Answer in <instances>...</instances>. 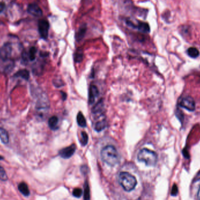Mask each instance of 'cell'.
Listing matches in <instances>:
<instances>
[{"label":"cell","mask_w":200,"mask_h":200,"mask_svg":"<svg viewBox=\"0 0 200 200\" xmlns=\"http://www.w3.org/2000/svg\"><path fill=\"white\" fill-rule=\"evenodd\" d=\"M102 161L111 166L118 165L120 160L119 155L116 149L112 145H108L104 148L101 152Z\"/></svg>","instance_id":"obj_1"},{"label":"cell","mask_w":200,"mask_h":200,"mask_svg":"<svg viewBox=\"0 0 200 200\" xmlns=\"http://www.w3.org/2000/svg\"><path fill=\"white\" fill-rule=\"evenodd\" d=\"M118 182L122 188L126 191L133 190L137 184L136 178L128 172H121L118 176Z\"/></svg>","instance_id":"obj_2"},{"label":"cell","mask_w":200,"mask_h":200,"mask_svg":"<svg viewBox=\"0 0 200 200\" xmlns=\"http://www.w3.org/2000/svg\"><path fill=\"white\" fill-rule=\"evenodd\" d=\"M138 160L148 166H155L157 161V155L155 152L145 148L139 152Z\"/></svg>","instance_id":"obj_3"},{"label":"cell","mask_w":200,"mask_h":200,"mask_svg":"<svg viewBox=\"0 0 200 200\" xmlns=\"http://www.w3.org/2000/svg\"><path fill=\"white\" fill-rule=\"evenodd\" d=\"M179 105L181 107L190 111H194L196 109L195 101L190 96L183 97L179 101Z\"/></svg>","instance_id":"obj_4"},{"label":"cell","mask_w":200,"mask_h":200,"mask_svg":"<svg viewBox=\"0 0 200 200\" xmlns=\"http://www.w3.org/2000/svg\"><path fill=\"white\" fill-rule=\"evenodd\" d=\"M49 23L45 19L40 20L38 22V30L40 37L43 39H47L49 35Z\"/></svg>","instance_id":"obj_5"},{"label":"cell","mask_w":200,"mask_h":200,"mask_svg":"<svg viewBox=\"0 0 200 200\" xmlns=\"http://www.w3.org/2000/svg\"><path fill=\"white\" fill-rule=\"evenodd\" d=\"M12 52V46L10 43H5L0 49V58L2 60L9 59Z\"/></svg>","instance_id":"obj_6"},{"label":"cell","mask_w":200,"mask_h":200,"mask_svg":"<svg viewBox=\"0 0 200 200\" xmlns=\"http://www.w3.org/2000/svg\"><path fill=\"white\" fill-rule=\"evenodd\" d=\"M76 150V146L74 144L61 149L59 151L60 156L64 159H69L71 157Z\"/></svg>","instance_id":"obj_7"},{"label":"cell","mask_w":200,"mask_h":200,"mask_svg":"<svg viewBox=\"0 0 200 200\" xmlns=\"http://www.w3.org/2000/svg\"><path fill=\"white\" fill-rule=\"evenodd\" d=\"M14 67V62L11 59L2 60L0 65V70L5 73L11 72Z\"/></svg>","instance_id":"obj_8"},{"label":"cell","mask_w":200,"mask_h":200,"mask_svg":"<svg viewBox=\"0 0 200 200\" xmlns=\"http://www.w3.org/2000/svg\"><path fill=\"white\" fill-rule=\"evenodd\" d=\"M28 12L35 17H40L43 12L41 8L36 4H30L28 6Z\"/></svg>","instance_id":"obj_9"},{"label":"cell","mask_w":200,"mask_h":200,"mask_svg":"<svg viewBox=\"0 0 200 200\" xmlns=\"http://www.w3.org/2000/svg\"><path fill=\"white\" fill-rule=\"evenodd\" d=\"M133 28L137 29L139 31L142 33H149L150 30L149 25L147 22H139V23L136 24H133Z\"/></svg>","instance_id":"obj_10"},{"label":"cell","mask_w":200,"mask_h":200,"mask_svg":"<svg viewBox=\"0 0 200 200\" xmlns=\"http://www.w3.org/2000/svg\"><path fill=\"white\" fill-rule=\"evenodd\" d=\"M99 91L98 88L96 86H91L89 90V103L90 104H93L96 99L99 96Z\"/></svg>","instance_id":"obj_11"},{"label":"cell","mask_w":200,"mask_h":200,"mask_svg":"<svg viewBox=\"0 0 200 200\" xmlns=\"http://www.w3.org/2000/svg\"><path fill=\"white\" fill-rule=\"evenodd\" d=\"M86 31H87V25L84 23L80 26L78 31L76 33V40L79 42L81 40H82L86 35Z\"/></svg>","instance_id":"obj_12"},{"label":"cell","mask_w":200,"mask_h":200,"mask_svg":"<svg viewBox=\"0 0 200 200\" xmlns=\"http://www.w3.org/2000/svg\"><path fill=\"white\" fill-rule=\"evenodd\" d=\"M18 189L19 191L25 196H29L30 194V191L28 185L25 182H22L19 184Z\"/></svg>","instance_id":"obj_13"},{"label":"cell","mask_w":200,"mask_h":200,"mask_svg":"<svg viewBox=\"0 0 200 200\" xmlns=\"http://www.w3.org/2000/svg\"><path fill=\"white\" fill-rule=\"evenodd\" d=\"M59 119L56 116H53L50 117L48 121V124L49 128L52 130H56L57 129Z\"/></svg>","instance_id":"obj_14"},{"label":"cell","mask_w":200,"mask_h":200,"mask_svg":"<svg viewBox=\"0 0 200 200\" xmlns=\"http://www.w3.org/2000/svg\"><path fill=\"white\" fill-rule=\"evenodd\" d=\"M77 122L78 125L82 128H85L87 126V122H86V118L83 115V114L82 113V112H79V113L77 114Z\"/></svg>","instance_id":"obj_15"},{"label":"cell","mask_w":200,"mask_h":200,"mask_svg":"<svg viewBox=\"0 0 200 200\" xmlns=\"http://www.w3.org/2000/svg\"><path fill=\"white\" fill-rule=\"evenodd\" d=\"M15 77H21L23 79L28 80L29 78V73L27 70L22 69L20 70L18 72H16L15 74Z\"/></svg>","instance_id":"obj_16"},{"label":"cell","mask_w":200,"mask_h":200,"mask_svg":"<svg viewBox=\"0 0 200 200\" xmlns=\"http://www.w3.org/2000/svg\"><path fill=\"white\" fill-rule=\"evenodd\" d=\"M74 61L78 63H80L83 61V52L82 49H78L76 50V52H75L74 55Z\"/></svg>","instance_id":"obj_17"},{"label":"cell","mask_w":200,"mask_h":200,"mask_svg":"<svg viewBox=\"0 0 200 200\" xmlns=\"http://www.w3.org/2000/svg\"><path fill=\"white\" fill-rule=\"evenodd\" d=\"M187 54L190 57L192 58H197L200 55V52L197 48L191 47L188 49Z\"/></svg>","instance_id":"obj_18"},{"label":"cell","mask_w":200,"mask_h":200,"mask_svg":"<svg viewBox=\"0 0 200 200\" xmlns=\"http://www.w3.org/2000/svg\"><path fill=\"white\" fill-rule=\"evenodd\" d=\"M0 139L4 143H8L9 141L8 132L3 128H0Z\"/></svg>","instance_id":"obj_19"},{"label":"cell","mask_w":200,"mask_h":200,"mask_svg":"<svg viewBox=\"0 0 200 200\" xmlns=\"http://www.w3.org/2000/svg\"><path fill=\"white\" fill-rule=\"evenodd\" d=\"M105 126H106L105 121L104 119L100 120L96 123L94 129L96 131L100 132V131L102 130L105 128Z\"/></svg>","instance_id":"obj_20"},{"label":"cell","mask_w":200,"mask_h":200,"mask_svg":"<svg viewBox=\"0 0 200 200\" xmlns=\"http://www.w3.org/2000/svg\"><path fill=\"white\" fill-rule=\"evenodd\" d=\"M104 108V103H103V101L102 100H100V101H99L97 104L93 107L92 112L94 113H100L102 110Z\"/></svg>","instance_id":"obj_21"},{"label":"cell","mask_w":200,"mask_h":200,"mask_svg":"<svg viewBox=\"0 0 200 200\" xmlns=\"http://www.w3.org/2000/svg\"><path fill=\"white\" fill-rule=\"evenodd\" d=\"M84 200H90V190L87 182L85 183L84 190Z\"/></svg>","instance_id":"obj_22"},{"label":"cell","mask_w":200,"mask_h":200,"mask_svg":"<svg viewBox=\"0 0 200 200\" xmlns=\"http://www.w3.org/2000/svg\"><path fill=\"white\" fill-rule=\"evenodd\" d=\"M89 141V136L86 132H82V139H81V144L82 146H85L87 145Z\"/></svg>","instance_id":"obj_23"},{"label":"cell","mask_w":200,"mask_h":200,"mask_svg":"<svg viewBox=\"0 0 200 200\" xmlns=\"http://www.w3.org/2000/svg\"><path fill=\"white\" fill-rule=\"evenodd\" d=\"M36 52H37V50L35 47H32L30 49L29 53H28V57H29V59H30V60L33 61L35 59Z\"/></svg>","instance_id":"obj_24"},{"label":"cell","mask_w":200,"mask_h":200,"mask_svg":"<svg viewBox=\"0 0 200 200\" xmlns=\"http://www.w3.org/2000/svg\"><path fill=\"white\" fill-rule=\"evenodd\" d=\"M0 180L1 181L5 182L8 180V176L7 174L4 170V169L0 166Z\"/></svg>","instance_id":"obj_25"},{"label":"cell","mask_w":200,"mask_h":200,"mask_svg":"<svg viewBox=\"0 0 200 200\" xmlns=\"http://www.w3.org/2000/svg\"><path fill=\"white\" fill-rule=\"evenodd\" d=\"M83 194V191L81 189L79 188H76L73 190V195L77 198H80Z\"/></svg>","instance_id":"obj_26"},{"label":"cell","mask_w":200,"mask_h":200,"mask_svg":"<svg viewBox=\"0 0 200 200\" xmlns=\"http://www.w3.org/2000/svg\"><path fill=\"white\" fill-rule=\"evenodd\" d=\"M178 187L176 184H174L172 189V191H171V195L172 196H176L178 194Z\"/></svg>","instance_id":"obj_27"},{"label":"cell","mask_w":200,"mask_h":200,"mask_svg":"<svg viewBox=\"0 0 200 200\" xmlns=\"http://www.w3.org/2000/svg\"><path fill=\"white\" fill-rule=\"evenodd\" d=\"M176 115H177V116L178 117V118H179L181 121H182V120L183 119V115L182 112H181L180 111H179V110L178 109V110L177 111Z\"/></svg>","instance_id":"obj_28"},{"label":"cell","mask_w":200,"mask_h":200,"mask_svg":"<svg viewBox=\"0 0 200 200\" xmlns=\"http://www.w3.org/2000/svg\"><path fill=\"white\" fill-rule=\"evenodd\" d=\"M200 180V171L198 172V173L197 174V175L196 176L194 179V182H197Z\"/></svg>","instance_id":"obj_29"},{"label":"cell","mask_w":200,"mask_h":200,"mask_svg":"<svg viewBox=\"0 0 200 200\" xmlns=\"http://www.w3.org/2000/svg\"><path fill=\"white\" fill-rule=\"evenodd\" d=\"M5 8V4L4 2H0V13L2 12V11Z\"/></svg>","instance_id":"obj_30"},{"label":"cell","mask_w":200,"mask_h":200,"mask_svg":"<svg viewBox=\"0 0 200 200\" xmlns=\"http://www.w3.org/2000/svg\"><path fill=\"white\" fill-rule=\"evenodd\" d=\"M61 94H62V99L64 101L66 100L67 99V94L66 93H64V92H61Z\"/></svg>","instance_id":"obj_31"},{"label":"cell","mask_w":200,"mask_h":200,"mask_svg":"<svg viewBox=\"0 0 200 200\" xmlns=\"http://www.w3.org/2000/svg\"><path fill=\"white\" fill-rule=\"evenodd\" d=\"M197 199H198V200H200V187L198 193H197Z\"/></svg>","instance_id":"obj_32"},{"label":"cell","mask_w":200,"mask_h":200,"mask_svg":"<svg viewBox=\"0 0 200 200\" xmlns=\"http://www.w3.org/2000/svg\"><path fill=\"white\" fill-rule=\"evenodd\" d=\"M3 159H4V157H3L2 156H0V160H3Z\"/></svg>","instance_id":"obj_33"}]
</instances>
